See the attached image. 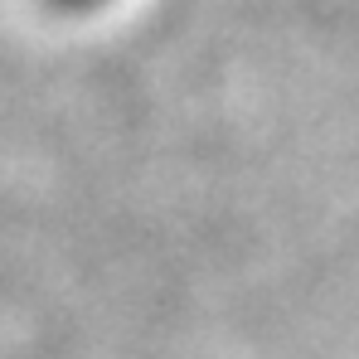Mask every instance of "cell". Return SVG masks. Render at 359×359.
<instances>
[{"instance_id":"6da1fadb","label":"cell","mask_w":359,"mask_h":359,"mask_svg":"<svg viewBox=\"0 0 359 359\" xmlns=\"http://www.w3.org/2000/svg\"><path fill=\"white\" fill-rule=\"evenodd\" d=\"M63 5H88V0H63Z\"/></svg>"}]
</instances>
